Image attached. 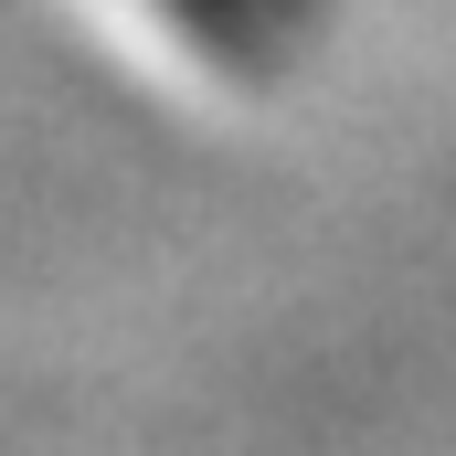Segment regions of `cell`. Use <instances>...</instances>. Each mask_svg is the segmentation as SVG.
<instances>
[{
    "instance_id": "1",
    "label": "cell",
    "mask_w": 456,
    "mask_h": 456,
    "mask_svg": "<svg viewBox=\"0 0 456 456\" xmlns=\"http://www.w3.org/2000/svg\"><path fill=\"white\" fill-rule=\"evenodd\" d=\"M127 11L181 75H202L224 96L287 86L319 53V32H330V0H127Z\"/></svg>"
}]
</instances>
